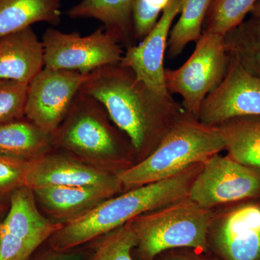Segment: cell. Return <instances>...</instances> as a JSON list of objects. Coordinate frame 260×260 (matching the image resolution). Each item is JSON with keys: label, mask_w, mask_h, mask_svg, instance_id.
I'll return each mask as SVG.
<instances>
[{"label": "cell", "mask_w": 260, "mask_h": 260, "mask_svg": "<svg viewBox=\"0 0 260 260\" xmlns=\"http://www.w3.org/2000/svg\"><path fill=\"white\" fill-rule=\"evenodd\" d=\"M80 91L102 104L111 120L129 139L136 162L146 158L186 112L172 95L155 93L133 70L120 64L90 73Z\"/></svg>", "instance_id": "obj_1"}, {"label": "cell", "mask_w": 260, "mask_h": 260, "mask_svg": "<svg viewBox=\"0 0 260 260\" xmlns=\"http://www.w3.org/2000/svg\"><path fill=\"white\" fill-rule=\"evenodd\" d=\"M203 162L164 180L104 200L86 213L62 224L48 240L54 250L69 251L94 242L142 214L159 209L189 195Z\"/></svg>", "instance_id": "obj_2"}, {"label": "cell", "mask_w": 260, "mask_h": 260, "mask_svg": "<svg viewBox=\"0 0 260 260\" xmlns=\"http://www.w3.org/2000/svg\"><path fill=\"white\" fill-rule=\"evenodd\" d=\"M224 150L225 143L217 126L206 125L186 112L146 158L117 176L125 191L174 177Z\"/></svg>", "instance_id": "obj_3"}, {"label": "cell", "mask_w": 260, "mask_h": 260, "mask_svg": "<svg viewBox=\"0 0 260 260\" xmlns=\"http://www.w3.org/2000/svg\"><path fill=\"white\" fill-rule=\"evenodd\" d=\"M110 120L101 103L79 91L53 134L54 145L118 174L134 164L135 154L129 139L123 138Z\"/></svg>", "instance_id": "obj_4"}, {"label": "cell", "mask_w": 260, "mask_h": 260, "mask_svg": "<svg viewBox=\"0 0 260 260\" xmlns=\"http://www.w3.org/2000/svg\"><path fill=\"white\" fill-rule=\"evenodd\" d=\"M213 210L187 196L130 220L137 240L135 259L155 260L160 253L179 248L210 251L207 235Z\"/></svg>", "instance_id": "obj_5"}, {"label": "cell", "mask_w": 260, "mask_h": 260, "mask_svg": "<svg viewBox=\"0 0 260 260\" xmlns=\"http://www.w3.org/2000/svg\"><path fill=\"white\" fill-rule=\"evenodd\" d=\"M229 61L224 37L203 32L184 64L176 70L166 69L168 91L180 95L186 112L198 118L203 101L226 74Z\"/></svg>", "instance_id": "obj_6"}, {"label": "cell", "mask_w": 260, "mask_h": 260, "mask_svg": "<svg viewBox=\"0 0 260 260\" xmlns=\"http://www.w3.org/2000/svg\"><path fill=\"white\" fill-rule=\"evenodd\" d=\"M44 68L88 75L120 63L124 51L115 37L101 27L90 35L49 28L42 37Z\"/></svg>", "instance_id": "obj_7"}, {"label": "cell", "mask_w": 260, "mask_h": 260, "mask_svg": "<svg viewBox=\"0 0 260 260\" xmlns=\"http://www.w3.org/2000/svg\"><path fill=\"white\" fill-rule=\"evenodd\" d=\"M207 242L221 260H260V198L215 208Z\"/></svg>", "instance_id": "obj_8"}, {"label": "cell", "mask_w": 260, "mask_h": 260, "mask_svg": "<svg viewBox=\"0 0 260 260\" xmlns=\"http://www.w3.org/2000/svg\"><path fill=\"white\" fill-rule=\"evenodd\" d=\"M188 197L212 210L260 198V169L216 154L203 162Z\"/></svg>", "instance_id": "obj_9"}, {"label": "cell", "mask_w": 260, "mask_h": 260, "mask_svg": "<svg viewBox=\"0 0 260 260\" xmlns=\"http://www.w3.org/2000/svg\"><path fill=\"white\" fill-rule=\"evenodd\" d=\"M10 197L9 210L0 223V260H30L63 223L40 213L34 191L28 186Z\"/></svg>", "instance_id": "obj_10"}, {"label": "cell", "mask_w": 260, "mask_h": 260, "mask_svg": "<svg viewBox=\"0 0 260 260\" xmlns=\"http://www.w3.org/2000/svg\"><path fill=\"white\" fill-rule=\"evenodd\" d=\"M90 74L44 68L28 84L26 119L54 134Z\"/></svg>", "instance_id": "obj_11"}, {"label": "cell", "mask_w": 260, "mask_h": 260, "mask_svg": "<svg viewBox=\"0 0 260 260\" xmlns=\"http://www.w3.org/2000/svg\"><path fill=\"white\" fill-rule=\"evenodd\" d=\"M251 115H260V79L230 56L226 74L203 101L198 119L217 126L233 118Z\"/></svg>", "instance_id": "obj_12"}, {"label": "cell", "mask_w": 260, "mask_h": 260, "mask_svg": "<svg viewBox=\"0 0 260 260\" xmlns=\"http://www.w3.org/2000/svg\"><path fill=\"white\" fill-rule=\"evenodd\" d=\"M182 3L172 0L146 37L138 45L126 48L119 63L133 70L140 81L159 95H172L166 85L164 57L173 21L180 13Z\"/></svg>", "instance_id": "obj_13"}, {"label": "cell", "mask_w": 260, "mask_h": 260, "mask_svg": "<svg viewBox=\"0 0 260 260\" xmlns=\"http://www.w3.org/2000/svg\"><path fill=\"white\" fill-rule=\"evenodd\" d=\"M116 184H121L116 173L74 157L49 152L29 161L26 186L32 189L42 186Z\"/></svg>", "instance_id": "obj_14"}, {"label": "cell", "mask_w": 260, "mask_h": 260, "mask_svg": "<svg viewBox=\"0 0 260 260\" xmlns=\"http://www.w3.org/2000/svg\"><path fill=\"white\" fill-rule=\"evenodd\" d=\"M123 190L121 184L42 186L32 189L43 209L61 223L80 216Z\"/></svg>", "instance_id": "obj_15"}, {"label": "cell", "mask_w": 260, "mask_h": 260, "mask_svg": "<svg viewBox=\"0 0 260 260\" xmlns=\"http://www.w3.org/2000/svg\"><path fill=\"white\" fill-rule=\"evenodd\" d=\"M44 65L42 42L31 27L0 38V80L29 84Z\"/></svg>", "instance_id": "obj_16"}, {"label": "cell", "mask_w": 260, "mask_h": 260, "mask_svg": "<svg viewBox=\"0 0 260 260\" xmlns=\"http://www.w3.org/2000/svg\"><path fill=\"white\" fill-rule=\"evenodd\" d=\"M135 0H82L67 10L72 19L99 20L108 32L126 48L133 44V6Z\"/></svg>", "instance_id": "obj_17"}, {"label": "cell", "mask_w": 260, "mask_h": 260, "mask_svg": "<svg viewBox=\"0 0 260 260\" xmlns=\"http://www.w3.org/2000/svg\"><path fill=\"white\" fill-rule=\"evenodd\" d=\"M53 134L28 119L0 124V153L25 161H31L50 152Z\"/></svg>", "instance_id": "obj_18"}, {"label": "cell", "mask_w": 260, "mask_h": 260, "mask_svg": "<svg viewBox=\"0 0 260 260\" xmlns=\"http://www.w3.org/2000/svg\"><path fill=\"white\" fill-rule=\"evenodd\" d=\"M61 0H0V38L37 23L59 25Z\"/></svg>", "instance_id": "obj_19"}, {"label": "cell", "mask_w": 260, "mask_h": 260, "mask_svg": "<svg viewBox=\"0 0 260 260\" xmlns=\"http://www.w3.org/2000/svg\"><path fill=\"white\" fill-rule=\"evenodd\" d=\"M227 155L260 169V115L239 116L217 126Z\"/></svg>", "instance_id": "obj_20"}, {"label": "cell", "mask_w": 260, "mask_h": 260, "mask_svg": "<svg viewBox=\"0 0 260 260\" xmlns=\"http://www.w3.org/2000/svg\"><path fill=\"white\" fill-rule=\"evenodd\" d=\"M213 0H183L180 18L171 29L167 44L168 56L180 55L186 46L197 42L203 34V25Z\"/></svg>", "instance_id": "obj_21"}, {"label": "cell", "mask_w": 260, "mask_h": 260, "mask_svg": "<svg viewBox=\"0 0 260 260\" xmlns=\"http://www.w3.org/2000/svg\"><path fill=\"white\" fill-rule=\"evenodd\" d=\"M229 55L260 79V18L251 16L224 36Z\"/></svg>", "instance_id": "obj_22"}, {"label": "cell", "mask_w": 260, "mask_h": 260, "mask_svg": "<svg viewBox=\"0 0 260 260\" xmlns=\"http://www.w3.org/2000/svg\"><path fill=\"white\" fill-rule=\"evenodd\" d=\"M260 0H213L203 25V32L224 36L240 25Z\"/></svg>", "instance_id": "obj_23"}, {"label": "cell", "mask_w": 260, "mask_h": 260, "mask_svg": "<svg viewBox=\"0 0 260 260\" xmlns=\"http://www.w3.org/2000/svg\"><path fill=\"white\" fill-rule=\"evenodd\" d=\"M95 241L93 250L83 260H135L137 240L130 221Z\"/></svg>", "instance_id": "obj_24"}, {"label": "cell", "mask_w": 260, "mask_h": 260, "mask_svg": "<svg viewBox=\"0 0 260 260\" xmlns=\"http://www.w3.org/2000/svg\"><path fill=\"white\" fill-rule=\"evenodd\" d=\"M28 84L0 80V124L23 119Z\"/></svg>", "instance_id": "obj_25"}, {"label": "cell", "mask_w": 260, "mask_h": 260, "mask_svg": "<svg viewBox=\"0 0 260 260\" xmlns=\"http://www.w3.org/2000/svg\"><path fill=\"white\" fill-rule=\"evenodd\" d=\"M172 0H135L133 6V35L142 41L158 23L159 15Z\"/></svg>", "instance_id": "obj_26"}, {"label": "cell", "mask_w": 260, "mask_h": 260, "mask_svg": "<svg viewBox=\"0 0 260 260\" xmlns=\"http://www.w3.org/2000/svg\"><path fill=\"white\" fill-rule=\"evenodd\" d=\"M29 162L0 153V196L26 186Z\"/></svg>", "instance_id": "obj_27"}, {"label": "cell", "mask_w": 260, "mask_h": 260, "mask_svg": "<svg viewBox=\"0 0 260 260\" xmlns=\"http://www.w3.org/2000/svg\"><path fill=\"white\" fill-rule=\"evenodd\" d=\"M155 260H221L210 251L191 248H179L164 251Z\"/></svg>", "instance_id": "obj_28"}, {"label": "cell", "mask_w": 260, "mask_h": 260, "mask_svg": "<svg viewBox=\"0 0 260 260\" xmlns=\"http://www.w3.org/2000/svg\"><path fill=\"white\" fill-rule=\"evenodd\" d=\"M85 255L83 251L77 249L69 251H57L49 247L47 250L32 256L30 260H83Z\"/></svg>", "instance_id": "obj_29"}, {"label": "cell", "mask_w": 260, "mask_h": 260, "mask_svg": "<svg viewBox=\"0 0 260 260\" xmlns=\"http://www.w3.org/2000/svg\"><path fill=\"white\" fill-rule=\"evenodd\" d=\"M250 13L251 16L256 17V18H260V1L258 2L254 8L251 9Z\"/></svg>", "instance_id": "obj_30"}, {"label": "cell", "mask_w": 260, "mask_h": 260, "mask_svg": "<svg viewBox=\"0 0 260 260\" xmlns=\"http://www.w3.org/2000/svg\"><path fill=\"white\" fill-rule=\"evenodd\" d=\"M3 205L0 203V223H1L2 220H3V219H2V214H3Z\"/></svg>", "instance_id": "obj_31"}]
</instances>
